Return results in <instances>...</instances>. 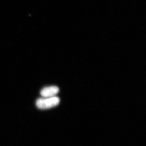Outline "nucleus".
Masks as SVG:
<instances>
[{"label":"nucleus","mask_w":146,"mask_h":146,"mask_svg":"<svg viewBox=\"0 0 146 146\" xmlns=\"http://www.w3.org/2000/svg\"><path fill=\"white\" fill-rule=\"evenodd\" d=\"M59 88L56 86H48L42 89L40 92L41 96L44 98L55 96L59 92Z\"/></svg>","instance_id":"obj_2"},{"label":"nucleus","mask_w":146,"mask_h":146,"mask_svg":"<svg viewBox=\"0 0 146 146\" xmlns=\"http://www.w3.org/2000/svg\"><path fill=\"white\" fill-rule=\"evenodd\" d=\"M60 101V99L56 96L40 98L36 101V105L39 109H49L57 106Z\"/></svg>","instance_id":"obj_1"}]
</instances>
